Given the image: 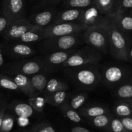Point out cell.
<instances>
[{
    "instance_id": "6da1fadb",
    "label": "cell",
    "mask_w": 132,
    "mask_h": 132,
    "mask_svg": "<svg viewBox=\"0 0 132 132\" xmlns=\"http://www.w3.org/2000/svg\"><path fill=\"white\" fill-rule=\"evenodd\" d=\"M103 25L108 35L109 50L112 56L119 61H128V54L130 47L125 32L120 30L108 15H105Z\"/></svg>"
},
{
    "instance_id": "7a4b0ae2",
    "label": "cell",
    "mask_w": 132,
    "mask_h": 132,
    "mask_svg": "<svg viewBox=\"0 0 132 132\" xmlns=\"http://www.w3.org/2000/svg\"><path fill=\"white\" fill-rule=\"evenodd\" d=\"M102 57V53L91 46H88L81 50H77L62 65L65 68H78L92 66L99 63Z\"/></svg>"
},
{
    "instance_id": "3957f363",
    "label": "cell",
    "mask_w": 132,
    "mask_h": 132,
    "mask_svg": "<svg viewBox=\"0 0 132 132\" xmlns=\"http://www.w3.org/2000/svg\"><path fill=\"white\" fill-rule=\"evenodd\" d=\"M82 34V39L88 46L103 54L109 50L108 35L103 24L86 28Z\"/></svg>"
},
{
    "instance_id": "277c9868",
    "label": "cell",
    "mask_w": 132,
    "mask_h": 132,
    "mask_svg": "<svg viewBox=\"0 0 132 132\" xmlns=\"http://www.w3.org/2000/svg\"><path fill=\"white\" fill-rule=\"evenodd\" d=\"M82 39V34L77 33L67 36L49 37L43 39V46L51 52L62 51L74 49Z\"/></svg>"
},
{
    "instance_id": "5b68a950",
    "label": "cell",
    "mask_w": 132,
    "mask_h": 132,
    "mask_svg": "<svg viewBox=\"0 0 132 132\" xmlns=\"http://www.w3.org/2000/svg\"><path fill=\"white\" fill-rule=\"evenodd\" d=\"M86 27L79 22H64L54 23L45 27L42 30L43 39L49 37L67 36L83 32Z\"/></svg>"
},
{
    "instance_id": "8992f818",
    "label": "cell",
    "mask_w": 132,
    "mask_h": 132,
    "mask_svg": "<svg viewBox=\"0 0 132 132\" xmlns=\"http://www.w3.org/2000/svg\"><path fill=\"white\" fill-rule=\"evenodd\" d=\"M43 29V28L35 25L29 20L24 18L10 21L3 36L5 41L15 42L26 32L29 31L41 30Z\"/></svg>"
},
{
    "instance_id": "52a82bcc",
    "label": "cell",
    "mask_w": 132,
    "mask_h": 132,
    "mask_svg": "<svg viewBox=\"0 0 132 132\" xmlns=\"http://www.w3.org/2000/svg\"><path fill=\"white\" fill-rule=\"evenodd\" d=\"M73 78L79 86L92 88L100 82L102 77L97 70L90 66H86V68L82 67L74 71Z\"/></svg>"
},
{
    "instance_id": "ba28073f",
    "label": "cell",
    "mask_w": 132,
    "mask_h": 132,
    "mask_svg": "<svg viewBox=\"0 0 132 132\" xmlns=\"http://www.w3.org/2000/svg\"><path fill=\"white\" fill-rule=\"evenodd\" d=\"M1 12L10 22L24 18V0H3Z\"/></svg>"
},
{
    "instance_id": "9c48e42d",
    "label": "cell",
    "mask_w": 132,
    "mask_h": 132,
    "mask_svg": "<svg viewBox=\"0 0 132 132\" xmlns=\"http://www.w3.org/2000/svg\"><path fill=\"white\" fill-rule=\"evenodd\" d=\"M105 15H103L95 5L84 9L79 23L88 27L100 26L104 23Z\"/></svg>"
},
{
    "instance_id": "30bf717a",
    "label": "cell",
    "mask_w": 132,
    "mask_h": 132,
    "mask_svg": "<svg viewBox=\"0 0 132 132\" xmlns=\"http://www.w3.org/2000/svg\"><path fill=\"white\" fill-rule=\"evenodd\" d=\"M128 73L129 71L122 67L111 66L104 69L103 78L106 85L114 86L122 82L128 77Z\"/></svg>"
},
{
    "instance_id": "8fae6325",
    "label": "cell",
    "mask_w": 132,
    "mask_h": 132,
    "mask_svg": "<svg viewBox=\"0 0 132 132\" xmlns=\"http://www.w3.org/2000/svg\"><path fill=\"white\" fill-rule=\"evenodd\" d=\"M45 64L40 61H28L18 63L12 67L13 72L15 73H21L25 76H33L39 72Z\"/></svg>"
},
{
    "instance_id": "7c38bea8",
    "label": "cell",
    "mask_w": 132,
    "mask_h": 132,
    "mask_svg": "<svg viewBox=\"0 0 132 132\" xmlns=\"http://www.w3.org/2000/svg\"><path fill=\"white\" fill-rule=\"evenodd\" d=\"M57 12L52 9L41 10L32 15L30 21L40 28H44L52 24V22H54Z\"/></svg>"
},
{
    "instance_id": "4fadbf2b",
    "label": "cell",
    "mask_w": 132,
    "mask_h": 132,
    "mask_svg": "<svg viewBox=\"0 0 132 132\" xmlns=\"http://www.w3.org/2000/svg\"><path fill=\"white\" fill-rule=\"evenodd\" d=\"M108 15L120 30L124 32H132V15L114 10Z\"/></svg>"
},
{
    "instance_id": "5bb4252c",
    "label": "cell",
    "mask_w": 132,
    "mask_h": 132,
    "mask_svg": "<svg viewBox=\"0 0 132 132\" xmlns=\"http://www.w3.org/2000/svg\"><path fill=\"white\" fill-rule=\"evenodd\" d=\"M83 10L84 9L68 8L64 10L57 12L52 24L64 22H78Z\"/></svg>"
},
{
    "instance_id": "9a60e30c",
    "label": "cell",
    "mask_w": 132,
    "mask_h": 132,
    "mask_svg": "<svg viewBox=\"0 0 132 132\" xmlns=\"http://www.w3.org/2000/svg\"><path fill=\"white\" fill-rule=\"evenodd\" d=\"M7 52L13 57L25 58L36 54V50L27 43H14L7 48Z\"/></svg>"
},
{
    "instance_id": "2e32d148",
    "label": "cell",
    "mask_w": 132,
    "mask_h": 132,
    "mask_svg": "<svg viewBox=\"0 0 132 132\" xmlns=\"http://www.w3.org/2000/svg\"><path fill=\"white\" fill-rule=\"evenodd\" d=\"M77 50L72 49L68 50L53 52L52 54H49L45 57L43 62L45 65L48 66H57L62 64Z\"/></svg>"
},
{
    "instance_id": "e0dca14e",
    "label": "cell",
    "mask_w": 132,
    "mask_h": 132,
    "mask_svg": "<svg viewBox=\"0 0 132 132\" xmlns=\"http://www.w3.org/2000/svg\"><path fill=\"white\" fill-rule=\"evenodd\" d=\"M14 76V77L12 78L18 86L20 91L28 97L36 96V92L32 86L30 77L21 73H16Z\"/></svg>"
},
{
    "instance_id": "ac0fdd59",
    "label": "cell",
    "mask_w": 132,
    "mask_h": 132,
    "mask_svg": "<svg viewBox=\"0 0 132 132\" xmlns=\"http://www.w3.org/2000/svg\"><path fill=\"white\" fill-rule=\"evenodd\" d=\"M113 112L119 118L132 116V98L119 99L113 106Z\"/></svg>"
},
{
    "instance_id": "d6986e66",
    "label": "cell",
    "mask_w": 132,
    "mask_h": 132,
    "mask_svg": "<svg viewBox=\"0 0 132 132\" xmlns=\"http://www.w3.org/2000/svg\"><path fill=\"white\" fill-rule=\"evenodd\" d=\"M9 108L17 116L22 118H29L34 113V110L29 103L27 104L21 102L17 103L14 101L10 104Z\"/></svg>"
},
{
    "instance_id": "ffe728a7",
    "label": "cell",
    "mask_w": 132,
    "mask_h": 132,
    "mask_svg": "<svg viewBox=\"0 0 132 132\" xmlns=\"http://www.w3.org/2000/svg\"><path fill=\"white\" fill-rule=\"evenodd\" d=\"M67 98V90H61L45 96V102L53 106H61Z\"/></svg>"
},
{
    "instance_id": "44dd1931",
    "label": "cell",
    "mask_w": 132,
    "mask_h": 132,
    "mask_svg": "<svg viewBox=\"0 0 132 132\" xmlns=\"http://www.w3.org/2000/svg\"><path fill=\"white\" fill-rule=\"evenodd\" d=\"M108 109L102 106L92 105L85 106L80 111V114L86 118L91 119L103 114L108 113Z\"/></svg>"
},
{
    "instance_id": "7402d4cb",
    "label": "cell",
    "mask_w": 132,
    "mask_h": 132,
    "mask_svg": "<svg viewBox=\"0 0 132 132\" xmlns=\"http://www.w3.org/2000/svg\"><path fill=\"white\" fill-rule=\"evenodd\" d=\"M68 88V85L65 82H63V81H61L57 79H51L48 81H47L46 87L43 93L44 95L46 96L49 94L61 91V90H67Z\"/></svg>"
},
{
    "instance_id": "603a6c76",
    "label": "cell",
    "mask_w": 132,
    "mask_h": 132,
    "mask_svg": "<svg viewBox=\"0 0 132 132\" xmlns=\"http://www.w3.org/2000/svg\"><path fill=\"white\" fill-rule=\"evenodd\" d=\"M94 5L104 15H108L116 10L115 0H94Z\"/></svg>"
},
{
    "instance_id": "cb8c5ba5",
    "label": "cell",
    "mask_w": 132,
    "mask_h": 132,
    "mask_svg": "<svg viewBox=\"0 0 132 132\" xmlns=\"http://www.w3.org/2000/svg\"><path fill=\"white\" fill-rule=\"evenodd\" d=\"M29 31L23 34L19 38H18L14 43H30L37 42L41 40H43V38L42 30Z\"/></svg>"
},
{
    "instance_id": "d4e9b609",
    "label": "cell",
    "mask_w": 132,
    "mask_h": 132,
    "mask_svg": "<svg viewBox=\"0 0 132 132\" xmlns=\"http://www.w3.org/2000/svg\"><path fill=\"white\" fill-rule=\"evenodd\" d=\"M32 86L36 92V95L41 94L45 90L47 83V79L45 76L43 74H36L33 75L30 77Z\"/></svg>"
},
{
    "instance_id": "484cf974",
    "label": "cell",
    "mask_w": 132,
    "mask_h": 132,
    "mask_svg": "<svg viewBox=\"0 0 132 132\" xmlns=\"http://www.w3.org/2000/svg\"><path fill=\"white\" fill-rule=\"evenodd\" d=\"M112 116L110 113L101 115L90 119V122L95 127L101 129H105L108 131L110 122Z\"/></svg>"
},
{
    "instance_id": "4316f807",
    "label": "cell",
    "mask_w": 132,
    "mask_h": 132,
    "mask_svg": "<svg viewBox=\"0 0 132 132\" xmlns=\"http://www.w3.org/2000/svg\"><path fill=\"white\" fill-rule=\"evenodd\" d=\"M61 110L62 113L64 114L67 118H68L70 121L73 122L78 123L82 121V118L79 113L76 112V110L71 108L68 103H65L61 106Z\"/></svg>"
},
{
    "instance_id": "83f0119b",
    "label": "cell",
    "mask_w": 132,
    "mask_h": 132,
    "mask_svg": "<svg viewBox=\"0 0 132 132\" xmlns=\"http://www.w3.org/2000/svg\"><path fill=\"white\" fill-rule=\"evenodd\" d=\"M115 95L119 99L132 98V82H126L120 85L115 92Z\"/></svg>"
},
{
    "instance_id": "f1b7e54d",
    "label": "cell",
    "mask_w": 132,
    "mask_h": 132,
    "mask_svg": "<svg viewBox=\"0 0 132 132\" xmlns=\"http://www.w3.org/2000/svg\"><path fill=\"white\" fill-rule=\"evenodd\" d=\"M63 5L67 8L86 9L94 5V0H64Z\"/></svg>"
},
{
    "instance_id": "f546056e",
    "label": "cell",
    "mask_w": 132,
    "mask_h": 132,
    "mask_svg": "<svg viewBox=\"0 0 132 132\" xmlns=\"http://www.w3.org/2000/svg\"><path fill=\"white\" fill-rule=\"evenodd\" d=\"M0 87L12 91H20L12 77L0 74Z\"/></svg>"
},
{
    "instance_id": "4dcf8cb0",
    "label": "cell",
    "mask_w": 132,
    "mask_h": 132,
    "mask_svg": "<svg viewBox=\"0 0 132 132\" xmlns=\"http://www.w3.org/2000/svg\"><path fill=\"white\" fill-rule=\"evenodd\" d=\"M87 99L88 94L86 93H82L73 96L68 104L71 108L76 110L82 106V105L86 103Z\"/></svg>"
},
{
    "instance_id": "1f68e13d",
    "label": "cell",
    "mask_w": 132,
    "mask_h": 132,
    "mask_svg": "<svg viewBox=\"0 0 132 132\" xmlns=\"http://www.w3.org/2000/svg\"><path fill=\"white\" fill-rule=\"evenodd\" d=\"M14 118L12 115L5 112L3 119L0 132H10L14 127Z\"/></svg>"
},
{
    "instance_id": "d6a6232c",
    "label": "cell",
    "mask_w": 132,
    "mask_h": 132,
    "mask_svg": "<svg viewBox=\"0 0 132 132\" xmlns=\"http://www.w3.org/2000/svg\"><path fill=\"white\" fill-rule=\"evenodd\" d=\"M108 131L110 132H128L125 129L121 119L119 117L112 116L109 125Z\"/></svg>"
},
{
    "instance_id": "836d02e7",
    "label": "cell",
    "mask_w": 132,
    "mask_h": 132,
    "mask_svg": "<svg viewBox=\"0 0 132 132\" xmlns=\"http://www.w3.org/2000/svg\"><path fill=\"white\" fill-rule=\"evenodd\" d=\"M45 100L37 97L36 96L29 97L28 98V103L31 105V106L34 108V110L37 111V112H42L44 109V104Z\"/></svg>"
},
{
    "instance_id": "e575fe53",
    "label": "cell",
    "mask_w": 132,
    "mask_h": 132,
    "mask_svg": "<svg viewBox=\"0 0 132 132\" xmlns=\"http://www.w3.org/2000/svg\"><path fill=\"white\" fill-rule=\"evenodd\" d=\"M128 9H132V0H117L116 1L115 10L125 12V11Z\"/></svg>"
},
{
    "instance_id": "d590c367",
    "label": "cell",
    "mask_w": 132,
    "mask_h": 132,
    "mask_svg": "<svg viewBox=\"0 0 132 132\" xmlns=\"http://www.w3.org/2000/svg\"><path fill=\"white\" fill-rule=\"evenodd\" d=\"M31 132H56L52 125L50 124L43 123L38 124L36 126H34Z\"/></svg>"
},
{
    "instance_id": "8d00e7d4",
    "label": "cell",
    "mask_w": 132,
    "mask_h": 132,
    "mask_svg": "<svg viewBox=\"0 0 132 132\" xmlns=\"http://www.w3.org/2000/svg\"><path fill=\"white\" fill-rule=\"evenodd\" d=\"M125 129L128 132H132V116L120 118Z\"/></svg>"
},
{
    "instance_id": "74e56055",
    "label": "cell",
    "mask_w": 132,
    "mask_h": 132,
    "mask_svg": "<svg viewBox=\"0 0 132 132\" xmlns=\"http://www.w3.org/2000/svg\"><path fill=\"white\" fill-rule=\"evenodd\" d=\"M9 21L7 18L3 14L0 15V35H3L5 31L6 30L8 25L9 24Z\"/></svg>"
},
{
    "instance_id": "f35d334b",
    "label": "cell",
    "mask_w": 132,
    "mask_h": 132,
    "mask_svg": "<svg viewBox=\"0 0 132 132\" xmlns=\"http://www.w3.org/2000/svg\"><path fill=\"white\" fill-rule=\"evenodd\" d=\"M59 1H60V0H39L37 6L38 7H43V6H46L48 5L55 3Z\"/></svg>"
},
{
    "instance_id": "ab89813d",
    "label": "cell",
    "mask_w": 132,
    "mask_h": 132,
    "mask_svg": "<svg viewBox=\"0 0 132 132\" xmlns=\"http://www.w3.org/2000/svg\"><path fill=\"white\" fill-rule=\"evenodd\" d=\"M6 109V104L5 103L2 104L1 108H0V127L1 126V123H2L3 119L4 114L5 113V111Z\"/></svg>"
},
{
    "instance_id": "60d3db41",
    "label": "cell",
    "mask_w": 132,
    "mask_h": 132,
    "mask_svg": "<svg viewBox=\"0 0 132 132\" xmlns=\"http://www.w3.org/2000/svg\"><path fill=\"white\" fill-rule=\"evenodd\" d=\"M70 132H90L88 129L81 126H76L71 129Z\"/></svg>"
},
{
    "instance_id": "b9f144b4",
    "label": "cell",
    "mask_w": 132,
    "mask_h": 132,
    "mask_svg": "<svg viewBox=\"0 0 132 132\" xmlns=\"http://www.w3.org/2000/svg\"><path fill=\"white\" fill-rule=\"evenodd\" d=\"M4 63V57H3V50L2 46L0 45V67L2 66Z\"/></svg>"
},
{
    "instance_id": "7bdbcfd3",
    "label": "cell",
    "mask_w": 132,
    "mask_h": 132,
    "mask_svg": "<svg viewBox=\"0 0 132 132\" xmlns=\"http://www.w3.org/2000/svg\"><path fill=\"white\" fill-rule=\"evenodd\" d=\"M128 57V61L129 60L132 61V48H129Z\"/></svg>"
},
{
    "instance_id": "ee69618b",
    "label": "cell",
    "mask_w": 132,
    "mask_h": 132,
    "mask_svg": "<svg viewBox=\"0 0 132 132\" xmlns=\"http://www.w3.org/2000/svg\"><path fill=\"white\" fill-rule=\"evenodd\" d=\"M130 15H132V9H131V10H130Z\"/></svg>"
},
{
    "instance_id": "f6af8a7d",
    "label": "cell",
    "mask_w": 132,
    "mask_h": 132,
    "mask_svg": "<svg viewBox=\"0 0 132 132\" xmlns=\"http://www.w3.org/2000/svg\"><path fill=\"white\" fill-rule=\"evenodd\" d=\"M31 1H39V0H30Z\"/></svg>"
},
{
    "instance_id": "bcb514c9",
    "label": "cell",
    "mask_w": 132,
    "mask_h": 132,
    "mask_svg": "<svg viewBox=\"0 0 132 132\" xmlns=\"http://www.w3.org/2000/svg\"><path fill=\"white\" fill-rule=\"evenodd\" d=\"M1 106H2V105H0V108H1Z\"/></svg>"
}]
</instances>
